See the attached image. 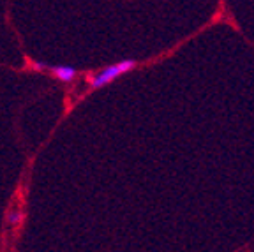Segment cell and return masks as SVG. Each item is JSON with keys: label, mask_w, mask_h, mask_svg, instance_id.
I'll return each mask as SVG.
<instances>
[{"label": "cell", "mask_w": 254, "mask_h": 252, "mask_svg": "<svg viewBox=\"0 0 254 252\" xmlns=\"http://www.w3.org/2000/svg\"><path fill=\"white\" fill-rule=\"evenodd\" d=\"M28 65H30L32 69H36V71H39V72H43V71H46V69H48V67L44 65V63L36 62V60H28Z\"/></svg>", "instance_id": "3957f363"}, {"label": "cell", "mask_w": 254, "mask_h": 252, "mask_svg": "<svg viewBox=\"0 0 254 252\" xmlns=\"http://www.w3.org/2000/svg\"><path fill=\"white\" fill-rule=\"evenodd\" d=\"M16 221H18V217H16V213H12V215H11V222L14 224Z\"/></svg>", "instance_id": "277c9868"}, {"label": "cell", "mask_w": 254, "mask_h": 252, "mask_svg": "<svg viewBox=\"0 0 254 252\" xmlns=\"http://www.w3.org/2000/svg\"><path fill=\"white\" fill-rule=\"evenodd\" d=\"M46 71L50 72V76H53V78L62 83H72L78 78V71H76L74 67H69V65H53V67H48Z\"/></svg>", "instance_id": "7a4b0ae2"}, {"label": "cell", "mask_w": 254, "mask_h": 252, "mask_svg": "<svg viewBox=\"0 0 254 252\" xmlns=\"http://www.w3.org/2000/svg\"><path fill=\"white\" fill-rule=\"evenodd\" d=\"M136 67H138V60H132V59L120 60V62L113 63V65L104 67L101 71L87 76V81L90 83V90H99V88L106 87V85H110L111 81H115L120 76L134 71Z\"/></svg>", "instance_id": "6da1fadb"}]
</instances>
